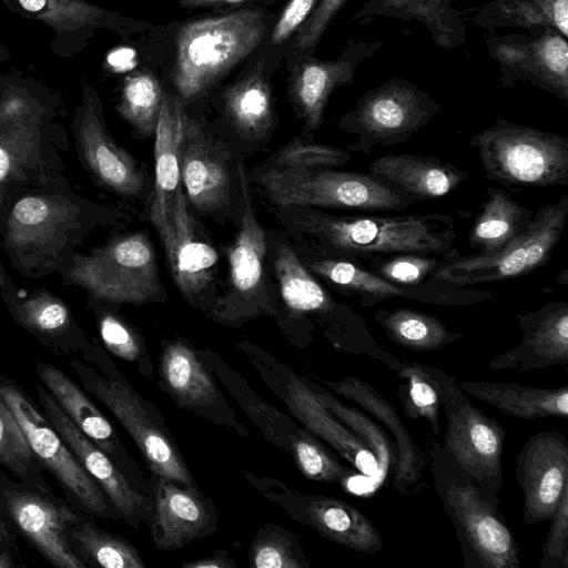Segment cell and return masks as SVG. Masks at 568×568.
<instances>
[{
	"instance_id": "1",
	"label": "cell",
	"mask_w": 568,
	"mask_h": 568,
	"mask_svg": "<svg viewBox=\"0 0 568 568\" xmlns=\"http://www.w3.org/2000/svg\"><path fill=\"white\" fill-rule=\"evenodd\" d=\"M273 214L302 250L361 266L399 254L442 256L457 237L454 217L443 213L349 216L283 207Z\"/></svg>"
},
{
	"instance_id": "2",
	"label": "cell",
	"mask_w": 568,
	"mask_h": 568,
	"mask_svg": "<svg viewBox=\"0 0 568 568\" xmlns=\"http://www.w3.org/2000/svg\"><path fill=\"white\" fill-rule=\"evenodd\" d=\"M1 219L2 247L12 266L42 277L61 271L94 229L123 215L52 185L19 194Z\"/></svg>"
},
{
	"instance_id": "3",
	"label": "cell",
	"mask_w": 568,
	"mask_h": 568,
	"mask_svg": "<svg viewBox=\"0 0 568 568\" xmlns=\"http://www.w3.org/2000/svg\"><path fill=\"white\" fill-rule=\"evenodd\" d=\"M434 489L455 529L463 568H519V547L499 495L480 486L437 442L429 445Z\"/></svg>"
},
{
	"instance_id": "4",
	"label": "cell",
	"mask_w": 568,
	"mask_h": 568,
	"mask_svg": "<svg viewBox=\"0 0 568 568\" xmlns=\"http://www.w3.org/2000/svg\"><path fill=\"white\" fill-rule=\"evenodd\" d=\"M267 14L246 8L194 19L175 33L172 83L183 104L203 97L247 58L267 32Z\"/></svg>"
},
{
	"instance_id": "5",
	"label": "cell",
	"mask_w": 568,
	"mask_h": 568,
	"mask_svg": "<svg viewBox=\"0 0 568 568\" xmlns=\"http://www.w3.org/2000/svg\"><path fill=\"white\" fill-rule=\"evenodd\" d=\"M251 184L273 209L313 207L361 212L403 211L415 200L384 185L369 173L334 169H262Z\"/></svg>"
},
{
	"instance_id": "6",
	"label": "cell",
	"mask_w": 568,
	"mask_h": 568,
	"mask_svg": "<svg viewBox=\"0 0 568 568\" xmlns=\"http://www.w3.org/2000/svg\"><path fill=\"white\" fill-rule=\"evenodd\" d=\"M64 284L75 285L102 302H165L158 254L145 230L118 235L88 253L75 252L60 271Z\"/></svg>"
},
{
	"instance_id": "7",
	"label": "cell",
	"mask_w": 568,
	"mask_h": 568,
	"mask_svg": "<svg viewBox=\"0 0 568 568\" xmlns=\"http://www.w3.org/2000/svg\"><path fill=\"white\" fill-rule=\"evenodd\" d=\"M485 175L507 186L568 184V139L506 119L471 136Z\"/></svg>"
},
{
	"instance_id": "8",
	"label": "cell",
	"mask_w": 568,
	"mask_h": 568,
	"mask_svg": "<svg viewBox=\"0 0 568 568\" xmlns=\"http://www.w3.org/2000/svg\"><path fill=\"white\" fill-rule=\"evenodd\" d=\"M568 222V196L534 211L529 226L514 241L489 254H464L455 246L439 256L432 278L455 287L517 278L550 258Z\"/></svg>"
},
{
	"instance_id": "9",
	"label": "cell",
	"mask_w": 568,
	"mask_h": 568,
	"mask_svg": "<svg viewBox=\"0 0 568 568\" xmlns=\"http://www.w3.org/2000/svg\"><path fill=\"white\" fill-rule=\"evenodd\" d=\"M237 171L242 206L235 239L227 248L229 277L225 290L217 295L209 311L211 316L223 323H237L274 313L265 273L267 234L258 221L242 160L239 161Z\"/></svg>"
},
{
	"instance_id": "10",
	"label": "cell",
	"mask_w": 568,
	"mask_h": 568,
	"mask_svg": "<svg viewBox=\"0 0 568 568\" xmlns=\"http://www.w3.org/2000/svg\"><path fill=\"white\" fill-rule=\"evenodd\" d=\"M440 103L408 80L392 78L364 93L355 108L337 120L357 140L346 151L368 155L376 145L408 141L439 111Z\"/></svg>"
},
{
	"instance_id": "11",
	"label": "cell",
	"mask_w": 568,
	"mask_h": 568,
	"mask_svg": "<svg viewBox=\"0 0 568 568\" xmlns=\"http://www.w3.org/2000/svg\"><path fill=\"white\" fill-rule=\"evenodd\" d=\"M231 144L186 114L180 152L181 187L194 213L240 219L242 197Z\"/></svg>"
},
{
	"instance_id": "12",
	"label": "cell",
	"mask_w": 568,
	"mask_h": 568,
	"mask_svg": "<svg viewBox=\"0 0 568 568\" xmlns=\"http://www.w3.org/2000/svg\"><path fill=\"white\" fill-rule=\"evenodd\" d=\"M427 368L438 387L447 422L443 447L480 486L499 495L505 429L470 402L454 377L439 368Z\"/></svg>"
},
{
	"instance_id": "13",
	"label": "cell",
	"mask_w": 568,
	"mask_h": 568,
	"mask_svg": "<svg viewBox=\"0 0 568 568\" xmlns=\"http://www.w3.org/2000/svg\"><path fill=\"white\" fill-rule=\"evenodd\" d=\"M0 396L17 418L37 458L72 499V506L91 516L108 518L118 515L111 510L104 491L87 473L32 398L7 377L0 378Z\"/></svg>"
},
{
	"instance_id": "14",
	"label": "cell",
	"mask_w": 568,
	"mask_h": 568,
	"mask_svg": "<svg viewBox=\"0 0 568 568\" xmlns=\"http://www.w3.org/2000/svg\"><path fill=\"white\" fill-rule=\"evenodd\" d=\"M68 366L83 389L99 399L131 436L149 468L158 476L193 486L194 479L168 436L146 414L139 396L114 374L102 376L87 361L72 359Z\"/></svg>"
},
{
	"instance_id": "15",
	"label": "cell",
	"mask_w": 568,
	"mask_h": 568,
	"mask_svg": "<svg viewBox=\"0 0 568 568\" xmlns=\"http://www.w3.org/2000/svg\"><path fill=\"white\" fill-rule=\"evenodd\" d=\"M171 276L180 293L194 307L210 311L217 294L219 253L190 209L182 187L159 235Z\"/></svg>"
},
{
	"instance_id": "16",
	"label": "cell",
	"mask_w": 568,
	"mask_h": 568,
	"mask_svg": "<svg viewBox=\"0 0 568 568\" xmlns=\"http://www.w3.org/2000/svg\"><path fill=\"white\" fill-rule=\"evenodd\" d=\"M79 154L94 179L126 199L149 197V178L138 161L111 135L97 91L84 87L72 121Z\"/></svg>"
},
{
	"instance_id": "17",
	"label": "cell",
	"mask_w": 568,
	"mask_h": 568,
	"mask_svg": "<svg viewBox=\"0 0 568 568\" xmlns=\"http://www.w3.org/2000/svg\"><path fill=\"white\" fill-rule=\"evenodd\" d=\"M52 120L0 124V219L23 189L54 185L62 172Z\"/></svg>"
},
{
	"instance_id": "18",
	"label": "cell",
	"mask_w": 568,
	"mask_h": 568,
	"mask_svg": "<svg viewBox=\"0 0 568 568\" xmlns=\"http://www.w3.org/2000/svg\"><path fill=\"white\" fill-rule=\"evenodd\" d=\"M382 45V40H351L333 60H320L312 54H303L294 61L287 93L297 119L303 123L304 138L312 139L313 133L322 126L332 93L353 83L361 63L374 55Z\"/></svg>"
},
{
	"instance_id": "19",
	"label": "cell",
	"mask_w": 568,
	"mask_h": 568,
	"mask_svg": "<svg viewBox=\"0 0 568 568\" xmlns=\"http://www.w3.org/2000/svg\"><path fill=\"white\" fill-rule=\"evenodd\" d=\"M1 503L17 530L51 565L59 568L89 567L73 551L68 531L81 510L33 489L9 487Z\"/></svg>"
},
{
	"instance_id": "20",
	"label": "cell",
	"mask_w": 568,
	"mask_h": 568,
	"mask_svg": "<svg viewBox=\"0 0 568 568\" xmlns=\"http://www.w3.org/2000/svg\"><path fill=\"white\" fill-rule=\"evenodd\" d=\"M516 479L523 494V520H549L568 489V439L559 432L531 435L516 456Z\"/></svg>"
},
{
	"instance_id": "21",
	"label": "cell",
	"mask_w": 568,
	"mask_h": 568,
	"mask_svg": "<svg viewBox=\"0 0 568 568\" xmlns=\"http://www.w3.org/2000/svg\"><path fill=\"white\" fill-rule=\"evenodd\" d=\"M1 1L10 11L49 27L55 36L51 47L63 57H70L80 51L97 29H111L126 33L145 27L142 22L122 17L87 0Z\"/></svg>"
},
{
	"instance_id": "22",
	"label": "cell",
	"mask_w": 568,
	"mask_h": 568,
	"mask_svg": "<svg viewBox=\"0 0 568 568\" xmlns=\"http://www.w3.org/2000/svg\"><path fill=\"white\" fill-rule=\"evenodd\" d=\"M37 394L50 424L104 491L119 515L134 525L142 510L143 496L115 463L73 424L44 387L37 385Z\"/></svg>"
},
{
	"instance_id": "23",
	"label": "cell",
	"mask_w": 568,
	"mask_h": 568,
	"mask_svg": "<svg viewBox=\"0 0 568 568\" xmlns=\"http://www.w3.org/2000/svg\"><path fill=\"white\" fill-rule=\"evenodd\" d=\"M516 318L521 342L490 359L489 369L526 373L568 363V302H548L536 311L517 314Z\"/></svg>"
},
{
	"instance_id": "24",
	"label": "cell",
	"mask_w": 568,
	"mask_h": 568,
	"mask_svg": "<svg viewBox=\"0 0 568 568\" xmlns=\"http://www.w3.org/2000/svg\"><path fill=\"white\" fill-rule=\"evenodd\" d=\"M325 384L339 396L359 406L383 425L392 437L396 450V465L390 476L392 488L403 496L419 488L427 459L413 439L395 406L373 386L356 376H346Z\"/></svg>"
},
{
	"instance_id": "25",
	"label": "cell",
	"mask_w": 568,
	"mask_h": 568,
	"mask_svg": "<svg viewBox=\"0 0 568 568\" xmlns=\"http://www.w3.org/2000/svg\"><path fill=\"white\" fill-rule=\"evenodd\" d=\"M186 114L176 94H164L154 135V181L146 200L148 220L158 235L165 231L181 189L180 152Z\"/></svg>"
},
{
	"instance_id": "26",
	"label": "cell",
	"mask_w": 568,
	"mask_h": 568,
	"mask_svg": "<svg viewBox=\"0 0 568 568\" xmlns=\"http://www.w3.org/2000/svg\"><path fill=\"white\" fill-rule=\"evenodd\" d=\"M531 39L498 40L493 55L506 71L526 72L539 85L568 102V44L551 28H541Z\"/></svg>"
},
{
	"instance_id": "27",
	"label": "cell",
	"mask_w": 568,
	"mask_h": 568,
	"mask_svg": "<svg viewBox=\"0 0 568 568\" xmlns=\"http://www.w3.org/2000/svg\"><path fill=\"white\" fill-rule=\"evenodd\" d=\"M367 170L377 181L415 202L443 197L469 176L468 171L447 161L410 153L382 155Z\"/></svg>"
},
{
	"instance_id": "28",
	"label": "cell",
	"mask_w": 568,
	"mask_h": 568,
	"mask_svg": "<svg viewBox=\"0 0 568 568\" xmlns=\"http://www.w3.org/2000/svg\"><path fill=\"white\" fill-rule=\"evenodd\" d=\"M285 403L306 430L331 446L355 470L367 477L379 476L374 454L325 407L306 382L292 376L286 386Z\"/></svg>"
},
{
	"instance_id": "29",
	"label": "cell",
	"mask_w": 568,
	"mask_h": 568,
	"mask_svg": "<svg viewBox=\"0 0 568 568\" xmlns=\"http://www.w3.org/2000/svg\"><path fill=\"white\" fill-rule=\"evenodd\" d=\"M174 480L158 477L153 491L150 529L161 550H176L209 527L210 513L200 494Z\"/></svg>"
},
{
	"instance_id": "30",
	"label": "cell",
	"mask_w": 568,
	"mask_h": 568,
	"mask_svg": "<svg viewBox=\"0 0 568 568\" xmlns=\"http://www.w3.org/2000/svg\"><path fill=\"white\" fill-rule=\"evenodd\" d=\"M300 506L298 519L329 541L362 554L383 550L382 535L354 505L332 496L306 495Z\"/></svg>"
},
{
	"instance_id": "31",
	"label": "cell",
	"mask_w": 568,
	"mask_h": 568,
	"mask_svg": "<svg viewBox=\"0 0 568 568\" xmlns=\"http://www.w3.org/2000/svg\"><path fill=\"white\" fill-rule=\"evenodd\" d=\"M36 372L44 388L73 424L118 466L125 450L110 422L88 393L57 366L37 362Z\"/></svg>"
},
{
	"instance_id": "32",
	"label": "cell",
	"mask_w": 568,
	"mask_h": 568,
	"mask_svg": "<svg viewBox=\"0 0 568 568\" xmlns=\"http://www.w3.org/2000/svg\"><path fill=\"white\" fill-rule=\"evenodd\" d=\"M297 255L313 275L344 296H357L363 307H373L389 298L420 302L419 287L399 286L356 263L317 255L305 250H301Z\"/></svg>"
},
{
	"instance_id": "33",
	"label": "cell",
	"mask_w": 568,
	"mask_h": 568,
	"mask_svg": "<svg viewBox=\"0 0 568 568\" xmlns=\"http://www.w3.org/2000/svg\"><path fill=\"white\" fill-rule=\"evenodd\" d=\"M459 387L506 415L524 419L568 416V386L541 388L518 383L465 381Z\"/></svg>"
},
{
	"instance_id": "34",
	"label": "cell",
	"mask_w": 568,
	"mask_h": 568,
	"mask_svg": "<svg viewBox=\"0 0 568 568\" xmlns=\"http://www.w3.org/2000/svg\"><path fill=\"white\" fill-rule=\"evenodd\" d=\"M226 119L243 141L263 143L275 125L272 89L261 65L222 93Z\"/></svg>"
},
{
	"instance_id": "35",
	"label": "cell",
	"mask_w": 568,
	"mask_h": 568,
	"mask_svg": "<svg viewBox=\"0 0 568 568\" xmlns=\"http://www.w3.org/2000/svg\"><path fill=\"white\" fill-rule=\"evenodd\" d=\"M532 217L534 211L519 204L506 191L490 186L470 227L468 244L479 254L498 251L518 237Z\"/></svg>"
},
{
	"instance_id": "36",
	"label": "cell",
	"mask_w": 568,
	"mask_h": 568,
	"mask_svg": "<svg viewBox=\"0 0 568 568\" xmlns=\"http://www.w3.org/2000/svg\"><path fill=\"white\" fill-rule=\"evenodd\" d=\"M455 0H369L353 19L390 17L417 20L430 32L434 42L443 49H452L464 41L460 18L453 11Z\"/></svg>"
},
{
	"instance_id": "37",
	"label": "cell",
	"mask_w": 568,
	"mask_h": 568,
	"mask_svg": "<svg viewBox=\"0 0 568 568\" xmlns=\"http://www.w3.org/2000/svg\"><path fill=\"white\" fill-rule=\"evenodd\" d=\"M160 372L165 387L182 406L202 407L216 400L213 378L185 344L178 341L165 344Z\"/></svg>"
},
{
	"instance_id": "38",
	"label": "cell",
	"mask_w": 568,
	"mask_h": 568,
	"mask_svg": "<svg viewBox=\"0 0 568 568\" xmlns=\"http://www.w3.org/2000/svg\"><path fill=\"white\" fill-rule=\"evenodd\" d=\"M373 318L392 342L415 352L438 351L464 337L438 317L413 308H378Z\"/></svg>"
},
{
	"instance_id": "39",
	"label": "cell",
	"mask_w": 568,
	"mask_h": 568,
	"mask_svg": "<svg viewBox=\"0 0 568 568\" xmlns=\"http://www.w3.org/2000/svg\"><path fill=\"white\" fill-rule=\"evenodd\" d=\"M377 361L396 374L399 381L397 395L405 415L415 420L425 419L432 433L438 436L440 396L427 365L398 358L385 349H382Z\"/></svg>"
},
{
	"instance_id": "40",
	"label": "cell",
	"mask_w": 568,
	"mask_h": 568,
	"mask_svg": "<svg viewBox=\"0 0 568 568\" xmlns=\"http://www.w3.org/2000/svg\"><path fill=\"white\" fill-rule=\"evenodd\" d=\"M18 324L44 342L70 337L74 320L64 302L47 290H36L28 296H1Z\"/></svg>"
},
{
	"instance_id": "41",
	"label": "cell",
	"mask_w": 568,
	"mask_h": 568,
	"mask_svg": "<svg viewBox=\"0 0 568 568\" xmlns=\"http://www.w3.org/2000/svg\"><path fill=\"white\" fill-rule=\"evenodd\" d=\"M75 555L88 566L104 568H144L138 549L128 540L104 531L88 520L81 511L68 531Z\"/></svg>"
},
{
	"instance_id": "42",
	"label": "cell",
	"mask_w": 568,
	"mask_h": 568,
	"mask_svg": "<svg viewBox=\"0 0 568 568\" xmlns=\"http://www.w3.org/2000/svg\"><path fill=\"white\" fill-rule=\"evenodd\" d=\"M164 94L153 73L144 70L132 72L123 80L116 111L138 136L152 139Z\"/></svg>"
},
{
	"instance_id": "43",
	"label": "cell",
	"mask_w": 568,
	"mask_h": 568,
	"mask_svg": "<svg viewBox=\"0 0 568 568\" xmlns=\"http://www.w3.org/2000/svg\"><path fill=\"white\" fill-rule=\"evenodd\" d=\"M317 398L342 423H344L365 446L374 454L379 476L390 477L396 465L397 456L392 437L381 423L363 412L349 407L333 396L328 390L306 381Z\"/></svg>"
},
{
	"instance_id": "44",
	"label": "cell",
	"mask_w": 568,
	"mask_h": 568,
	"mask_svg": "<svg viewBox=\"0 0 568 568\" xmlns=\"http://www.w3.org/2000/svg\"><path fill=\"white\" fill-rule=\"evenodd\" d=\"M0 464L9 468L29 488L52 495L42 476L44 466L34 455L13 413L0 396Z\"/></svg>"
},
{
	"instance_id": "45",
	"label": "cell",
	"mask_w": 568,
	"mask_h": 568,
	"mask_svg": "<svg viewBox=\"0 0 568 568\" xmlns=\"http://www.w3.org/2000/svg\"><path fill=\"white\" fill-rule=\"evenodd\" d=\"M497 24L523 28H551L568 37V0H495Z\"/></svg>"
},
{
	"instance_id": "46",
	"label": "cell",
	"mask_w": 568,
	"mask_h": 568,
	"mask_svg": "<svg viewBox=\"0 0 568 568\" xmlns=\"http://www.w3.org/2000/svg\"><path fill=\"white\" fill-rule=\"evenodd\" d=\"M291 447L297 468L310 480L347 486L357 475L352 466L342 464L308 430L298 429Z\"/></svg>"
},
{
	"instance_id": "47",
	"label": "cell",
	"mask_w": 568,
	"mask_h": 568,
	"mask_svg": "<svg viewBox=\"0 0 568 568\" xmlns=\"http://www.w3.org/2000/svg\"><path fill=\"white\" fill-rule=\"evenodd\" d=\"M352 160L348 151L297 136L268 156L262 169H334Z\"/></svg>"
},
{
	"instance_id": "48",
	"label": "cell",
	"mask_w": 568,
	"mask_h": 568,
	"mask_svg": "<svg viewBox=\"0 0 568 568\" xmlns=\"http://www.w3.org/2000/svg\"><path fill=\"white\" fill-rule=\"evenodd\" d=\"M53 102L24 80H0V124L53 119Z\"/></svg>"
},
{
	"instance_id": "49",
	"label": "cell",
	"mask_w": 568,
	"mask_h": 568,
	"mask_svg": "<svg viewBox=\"0 0 568 568\" xmlns=\"http://www.w3.org/2000/svg\"><path fill=\"white\" fill-rule=\"evenodd\" d=\"M439 256L399 254L369 261L363 267L403 287L422 286L432 280Z\"/></svg>"
},
{
	"instance_id": "50",
	"label": "cell",
	"mask_w": 568,
	"mask_h": 568,
	"mask_svg": "<svg viewBox=\"0 0 568 568\" xmlns=\"http://www.w3.org/2000/svg\"><path fill=\"white\" fill-rule=\"evenodd\" d=\"M263 531L252 544L250 566L256 568H305L310 564L298 544L290 538L287 531Z\"/></svg>"
},
{
	"instance_id": "51",
	"label": "cell",
	"mask_w": 568,
	"mask_h": 568,
	"mask_svg": "<svg viewBox=\"0 0 568 568\" xmlns=\"http://www.w3.org/2000/svg\"><path fill=\"white\" fill-rule=\"evenodd\" d=\"M348 0H318L314 10L295 32L292 48L295 54H312L336 14Z\"/></svg>"
},
{
	"instance_id": "52",
	"label": "cell",
	"mask_w": 568,
	"mask_h": 568,
	"mask_svg": "<svg viewBox=\"0 0 568 568\" xmlns=\"http://www.w3.org/2000/svg\"><path fill=\"white\" fill-rule=\"evenodd\" d=\"M550 528L541 548L540 568H568V489L550 517Z\"/></svg>"
},
{
	"instance_id": "53",
	"label": "cell",
	"mask_w": 568,
	"mask_h": 568,
	"mask_svg": "<svg viewBox=\"0 0 568 568\" xmlns=\"http://www.w3.org/2000/svg\"><path fill=\"white\" fill-rule=\"evenodd\" d=\"M100 337L105 347L125 361H135L141 354V344L135 333L116 315L105 312L98 318Z\"/></svg>"
},
{
	"instance_id": "54",
	"label": "cell",
	"mask_w": 568,
	"mask_h": 568,
	"mask_svg": "<svg viewBox=\"0 0 568 568\" xmlns=\"http://www.w3.org/2000/svg\"><path fill=\"white\" fill-rule=\"evenodd\" d=\"M317 2L318 0H290L273 27L272 43L281 44L291 38L306 21Z\"/></svg>"
},
{
	"instance_id": "55",
	"label": "cell",
	"mask_w": 568,
	"mask_h": 568,
	"mask_svg": "<svg viewBox=\"0 0 568 568\" xmlns=\"http://www.w3.org/2000/svg\"><path fill=\"white\" fill-rule=\"evenodd\" d=\"M182 566L185 568H231L235 565L226 554L219 552L209 558L185 562Z\"/></svg>"
},
{
	"instance_id": "56",
	"label": "cell",
	"mask_w": 568,
	"mask_h": 568,
	"mask_svg": "<svg viewBox=\"0 0 568 568\" xmlns=\"http://www.w3.org/2000/svg\"><path fill=\"white\" fill-rule=\"evenodd\" d=\"M253 0H180L179 6L182 9H195L224 4H239Z\"/></svg>"
},
{
	"instance_id": "57",
	"label": "cell",
	"mask_w": 568,
	"mask_h": 568,
	"mask_svg": "<svg viewBox=\"0 0 568 568\" xmlns=\"http://www.w3.org/2000/svg\"><path fill=\"white\" fill-rule=\"evenodd\" d=\"M19 292L10 276L7 274L1 261H0V295H14Z\"/></svg>"
},
{
	"instance_id": "58",
	"label": "cell",
	"mask_w": 568,
	"mask_h": 568,
	"mask_svg": "<svg viewBox=\"0 0 568 568\" xmlns=\"http://www.w3.org/2000/svg\"><path fill=\"white\" fill-rule=\"evenodd\" d=\"M8 532L4 526L3 518L0 514V555L3 552H10L9 542L6 541Z\"/></svg>"
},
{
	"instance_id": "59",
	"label": "cell",
	"mask_w": 568,
	"mask_h": 568,
	"mask_svg": "<svg viewBox=\"0 0 568 568\" xmlns=\"http://www.w3.org/2000/svg\"><path fill=\"white\" fill-rule=\"evenodd\" d=\"M11 58H12V55H11L10 51L0 41V62L9 61V60H11Z\"/></svg>"
}]
</instances>
